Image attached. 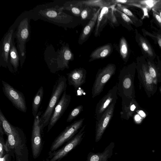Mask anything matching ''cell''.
Instances as JSON below:
<instances>
[{
	"label": "cell",
	"instance_id": "obj_1",
	"mask_svg": "<svg viewBox=\"0 0 161 161\" xmlns=\"http://www.w3.org/2000/svg\"><path fill=\"white\" fill-rule=\"evenodd\" d=\"M66 81L67 79L65 76H60L53 86L51 95L47 108L40 116V124L42 133H43L44 128L48 125L61 96L66 90L67 87Z\"/></svg>",
	"mask_w": 161,
	"mask_h": 161
},
{
	"label": "cell",
	"instance_id": "obj_2",
	"mask_svg": "<svg viewBox=\"0 0 161 161\" xmlns=\"http://www.w3.org/2000/svg\"><path fill=\"white\" fill-rule=\"evenodd\" d=\"M7 136L5 151L7 153L13 151L15 154L16 158H21L26 147L25 137L23 131L15 126L12 133Z\"/></svg>",
	"mask_w": 161,
	"mask_h": 161
},
{
	"label": "cell",
	"instance_id": "obj_3",
	"mask_svg": "<svg viewBox=\"0 0 161 161\" xmlns=\"http://www.w3.org/2000/svg\"><path fill=\"white\" fill-rule=\"evenodd\" d=\"M86 126L85 125L82 126L78 133L62 147L53 152H48L47 157L43 161H60L80 144L84 136Z\"/></svg>",
	"mask_w": 161,
	"mask_h": 161
},
{
	"label": "cell",
	"instance_id": "obj_4",
	"mask_svg": "<svg viewBox=\"0 0 161 161\" xmlns=\"http://www.w3.org/2000/svg\"><path fill=\"white\" fill-rule=\"evenodd\" d=\"M116 70L115 65L110 63L98 70L92 89V98L99 95L103 92L107 83L115 74Z\"/></svg>",
	"mask_w": 161,
	"mask_h": 161
},
{
	"label": "cell",
	"instance_id": "obj_5",
	"mask_svg": "<svg viewBox=\"0 0 161 161\" xmlns=\"http://www.w3.org/2000/svg\"><path fill=\"white\" fill-rule=\"evenodd\" d=\"M85 118L75 121L65 128L55 138L53 142L49 152H52L59 148L65 143L71 140L82 128Z\"/></svg>",
	"mask_w": 161,
	"mask_h": 161
},
{
	"label": "cell",
	"instance_id": "obj_6",
	"mask_svg": "<svg viewBox=\"0 0 161 161\" xmlns=\"http://www.w3.org/2000/svg\"><path fill=\"white\" fill-rule=\"evenodd\" d=\"M116 5L114 4L104 7L101 9L98 16L94 31V35L95 37L100 35L107 23H109L110 26L113 27L119 25L115 15L114 10Z\"/></svg>",
	"mask_w": 161,
	"mask_h": 161
},
{
	"label": "cell",
	"instance_id": "obj_7",
	"mask_svg": "<svg viewBox=\"0 0 161 161\" xmlns=\"http://www.w3.org/2000/svg\"><path fill=\"white\" fill-rule=\"evenodd\" d=\"M2 83L3 93L13 105L19 111L26 112L27 108L23 94L6 82L2 80Z\"/></svg>",
	"mask_w": 161,
	"mask_h": 161
},
{
	"label": "cell",
	"instance_id": "obj_8",
	"mask_svg": "<svg viewBox=\"0 0 161 161\" xmlns=\"http://www.w3.org/2000/svg\"><path fill=\"white\" fill-rule=\"evenodd\" d=\"M63 6L56 5L40 10L39 14L43 17L54 22L67 24L73 21V17L63 12Z\"/></svg>",
	"mask_w": 161,
	"mask_h": 161
},
{
	"label": "cell",
	"instance_id": "obj_9",
	"mask_svg": "<svg viewBox=\"0 0 161 161\" xmlns=\"http://www.w3.org/2000/svg\"><path fill=\"white\" fill-rule=\"evenodd\" d=\"M41 112H39L34 118L31 136V147L32 156L34 159L40 155L42 149L41 127L40 124Z\"/></svg>",
	"mask_w": 161,
	"mask_h": 161
},
{
	"label": "cell",
	"instance_id": "obj_10",
	"mask_svg": "<svg viewBox=\"0 0 161 161\" xmlns=\"http://www.w3.org/2000/svg\"><path fill=\"white\" fill-rule=\"evenodd\" d=\"M117 85L116 84L97 103L95 108L97 121L99 120L110 106L116 103L118 99Z\"/></svg>",
	"mask_w": 161,
	"mask_h": 161
},
{
	"label": "cell",
	"instance_id": "obj_11",
	"mask_svg": "<svg viewBox=\"0 0 161 161\" xmlns=\"http://www.w3.org/2000/svg\"><path fill=\"white\" fill-rule=\"evenodd\" d=\"M71 97L64 91L55 107L50 119L47 127V132H49L55 125L67 109L70 103Z\"/></svg>",
	"mask_w": 161,
	"mask_h": 161
},
{
	"label": "cell",
	"instance_id": "obj_12",
	"mask_svg": "<svg viewBox=\"0 0 161 161\" xmlns=\"http://www.w3.org/2000/svg\"><path fill=\"white\" fill-rule=\"evenodd\" d=\"M116 103L112 104L105 112L100 119L97 121L95 128V141L97 142L101 139L105 130L109 125L114 115Z\"/></svg>",
	"mask_w": 161,
	"mask_h": 161
},
{
	"label": "cell",
	"instance_id": "obj_13",
	"mask_svg": "<svg viewBox=\"0 0 161 161\" xmlns=\"http://www.w3.org/2000/svg\"><path fill=\"white\" fill-rule=\"evenodd\" d=\"M117 85L118 95L122 98V100L126 99L129 96V91L131 89L132 80L126 68L120 70Z\"/></svg>",
	"mask_w": 161,
	"mask_h": 161
},
{
	"label": "cell",
	"instance_id": "obj_14",
	"mask_svg": "<svg viewBox=\"0 0 161 161\" xmlns=\"http://www.w3.org/2000/svg\"><path fill=\"white\" fill-rule=\"evenodd\" d=\"M87 72L83 68H76L66 74L68 84L72 86L75 90L86 82Z\"/></svg>",
	"mask_w": 161,
	"mask_h": 161
},
{
	"label": "cell",
	"instance_id": "obj_15",
	"mask_svg": "<svg viewBox=\"0 0 161 161\" xmlns=\"http://www.w3.org/2000/svg\"><path fill=\"white\" fill-rule=\"evenodd\" d=\"M28 20V19L26 18L20 22L16 33L18 44L22 56L25 55V44L29 35Z\"/></svg>",
	"mask_w": 161,
	"mask_h": 161
},
{
	"label": "cell",
	"instance_id": "obj_16",
	"mask_svg": "<svg viewBox=\"0 0 161 161\" xmlns=\"http://www.w3.org/2000/svg\"><path fill=\"white\" fill-rule=\"evenodd\" d=\"M58 59L57 60L58 69L63 70L69 68V63L74 60V56L68 46H64L61 48Z\"/></svg>",
	"mask_w": 161,
	"mask_h": 161
},
{
	"label": "cell",
	"instance_id": "obj_17",
	"mask_svg": "<svg viewBox=\"0 0 161 161\" xmlns=\"http://www.w3.org/2000/svg\"><path fill=\"white\" fill-rule=\"evenodd\" d=\"M114 146V143L112 142L102 153H95L90 152L87 155L86 161H109L108 158H110L113 155Z\"/></svg>",
	"mask_w": 161,
	"mask_h": 161
},
{
	"label": "cell",
	"instance_id": "obj_18",
	"mask_svg": "<svg viewBox=\"0 0 161 161\" xmlns=\"http://www.w3.org/2000/svg\"><path fill=\"white\" fill-rule=\"evenodd\" d=\"M102 8H99L95 12L88 23L82 30L78 40V43L80 45L82 44L89 38L96 24L98 15Z\"/></svg>",
	"mask_w": 161,
	"mask_h": 161
},
{
	"label": "cell",
	"instance_id": "obj_19",
	"mask_svg": "<svg viewBox=\"0 0 161 161\" xmlns=\"http://www.w3.org/2000/svg\"><path fill=\"white\" fill-rule=\"evenodd\" d=\"M113 47L111 43H108L99 47L91 53L89 62L96 59H103L109 56L112 53Z\"/></svg>",
	"mask_w": 161,
	"mask_h": 161
},
{
	"label": "cell",
	"instance_id": "obj_20",
	"mask_svg": "<svg viewBox=\"0 0 161 161\" xmlns=\"http://www.w3.org/2000/svg\"><path fill=\"white\" fill-rule=\"evenodd\" d=\"M62 6L64 10L69 11L77 16H80L81 12L84 8L80 0L66 2Z\"/></svg>",
	"mask_w": 161,
	"mask_h": 161
},
{
	"label": "cell",
	"instance_id": "obj_21",
	"mask_svg": "<svg viewBox=\"0 0 161 161\" xmlns=\"http://www.w3.org/2000/svg\"><path fill=\"white\" fill-rule=\"evenodd\" d=\"M13 33V30L10 31L4 37L3 42L1 56L3 60L8 63L9 53Z\"/></svg>",
	"mask_w": 161,
	"mask_h": 161
},
{
	"label": "cell",
	"instance_id": "obj_22",
	"mask_svg": "<svg viewBox=\"0 0 161 161\" xmlns=\"http://www.w3.org/2000/svg\"><path fill=\"white\" fill-rule=\"evenodd\" d=\"M44 94L43 87L41 86L35 95L32 102V114L34 117L36 116L39 107L41 104Z\"/></svg>",
	"mask_w": 161,
	"mask_h": 161
},
{
	"label": "cell",
	"instance_id": "obj_23",
	"mask_svg": "<svg viewBox=\"0 0 161 161\" xmlns=\"http://www.w3.org/2000/svg\"><path fill=\"white\" fill-rule=\"evenodd\" d=\"M84 7L89 6L93 8H102L113 5L110 0H80Z\"/></svg>",
	"mask_w": 161,
	"mask_h": 161
},
{
	"label": "cell",
	"instance_id": "obj_24",
	"mask_svg": "<svg viewBox=\"0 0 161 161\" xmlns=\"http://www.w3.org/2000/svg\"><path fill=\"white\" fill-rule=\"evenodd\" d=\"M10 54V63L13 67L14 72H16L18 70L19 65V58L18 52L13 43L12 40L11 43Z\"/></svg>",
	"mask_w": 161,
	"mask_h": 161
},
{
	"label": "cell",
	"instance_id": "obj_25",
	"mask_svg": "<svg viewBox=\"0 0 161 161\" xmlns=\"http://www.w3.org/2000/svg\"><path fill=\"white\" fill-rule=\"evenodd\" d=\"M0 125L2 126L4 132L8 136L11 134L15 126L12 125L6 118L1 110L0 109Z\"/></svg>",
	"mask_w": 161,
	"mask_h": 161
},
{
	"label": "cell",
	"instance_id": "obj_26",
	"mask_svg": "<svg viewBox=\"0 0 161 161\" xmlns=\"http://www.w3.org/2000/svg\"><path fill=\"white\" fill-rule=\"evenodd\" d=\"M119 53L124 60L127 58L128 54V48L127 41L124 37H122L119 42Z\"/></svg>",
	"mask_w": 161,
	"mask_h": 161
},
{
	"label": "cell",
	"instance_id": "obj_27",
	"mask_svg": "<svg viewBox=\"0 0 161 161\" xmlns=\"http://www.w3.org/2000/svg\"><path fill=\"white\" fill-rule=\"evenodd\" d=\"M83 108L82 105H79L74 108L69 114L66 121L71 122L77 117L83 111Z\"/></svg>",
	"mask_w": 161,
	"mask_h": 161
},
{
	"label": "cell",
	"instance_id": "obj_28",
	"mask_svg": "<svg viewBox=\"0 0 161 161\" xmlns=\"http://www.w3.org/2000/svg\"><path fill=\"white\" fill-rule=\"evenodd\" d=\"M97 10L96 8L89 6H85L82 11L80 17L81 19L82 20H85L90 16L92 14L93 15L95 11Z\"/></svg>",
	"mask_w": 161,
	"mask_h": 161
},
{
	"label": "cell",
	"instance_id": "obj_29",
	"mask_svg": "<svg viewBox=\"0 0 161 161\" xmlns=\"http://www.w3.org/2000/svg\"><path fill=\"white\" fill-rule=\"evenodd\" d=\"M161 1L159 0H142L138 1L139 3L142 5L143 6L151 9L152 8H157V5L160 4Z\"/></svg>",
	"mask_w": 161,
	"mask_h": 161
},
{
	"label": "cell",
	"instance_id": "obj_30",
	"mask_svg": "<svg viewBox=\"0 0 161 161\" xmlns=\"http://www.w3.org/2000/svg\"><path fill=\"white\" fill-rule=\"evenodd\" d=\"M4 131L2 126L0 125V158L4 156L5 151V142L4 139Z\"/></svg>",
	"mask_w": 161,
	"mask_h": 161
},
{
	"label": "cell",
	"instance_id": "obj_31",
	"mask_svg": "<svg viewBox=\"0 0 161 161\" xmlns=\"http://www.w3.org/2000/svg\"><path fill=\"white\" fill-rule=\"evenodd\" d=\"M141 46L143 50L150 56L153 55L152 50L150 46L144 39L140 37L139 38Z\"/></svg>",
	"mask_w": 161,
	"mask_h": 161
},
{
	"label": "cell",
	"instance_id": "obj_32",
	"mask_svg": "<svg viewBox=\"0 0 161 161\" xmlns=\"http://www.w3.org/2000/svg\"><path fill=\"white\" fill-rule=\"evenodd\" d=\"M115 8L126 14L129 18L130 17L131 18L134 17V15L132 12L125 6L122 4H117Z\"/></svg>",
	"mask_w": 161,
	"mask_h": 161
},
{
	"label": "cell",
	"instance_id": "obj_33",
	"mask_svg": "<svg viewBox=\"0 0 161 161\" xmlns=\"http://www.w3.org/2000/svg\"><path fill=\"white\" fill-rule=\"evenodd\" d=\"M114 10L115 13L117 14L119 17L125 22L127 24H133L131 19L126 14L117 9L115 8Z\"/></svg>",
	"mask_w": 161,
	"mask_h": 161
},
{
	"label": "cell",
	"instance_id": "obj_34",
	"mask_svg": "<svg viewBox=\"0 0 161 161\" xmlns=\"http://www.w3.org/2000/svg\"><path fill=\"white\" fill-rule=\"evenodd\" d=\"M145 77L146 81L148 84H150L152 83L153 81L152 77L149 73H145Z\"/></svg>",
	"mask_w": 161,
	"mask_h": 161
},
{
	"label": "cell",
	"instance_id": "obj_35",
	"mask_svg": "<svg viewBox=\"0 0 161 161\" xmlns=\"http://www.w3.org/2000/svg\"><path fill=\"white\" fill-rule=\"evenodd\" d=\"M149 74L153 78H154L156 76V73L154 69L151 66L149 67Z\"/></svg>",
	"mask_w": 161,
	"mask_h": 161
},
{
	"label": "cell",
	"instance_id": "obj_36",
	"mask_svg": "<svg viewBox=\"0 0 161 161\" xmlns=\"http://www.w3.org/2000/svg\"><path fill=\"white\" fill-rule=\"evenodd\" d=\"M9 156L8 153L6 154L3 157L0 158V161H9Z\"/></svg>",
	"mask_w": 161,
	"mask_h": 161
},
{
	"label": "cell",
	"instance_id": "obj_37",
	"mask_svg": "<svg viewBox=\"0 0 161 161\" xmlns=\"http://www.w3.org/2000/svg\"><path fill=\"white\" fill-rule=\"evenodd\" d=\"M154 15L158 21L161 24V18L160 17L159 15L157 14L156 13L153 12Z\"/></svg>",
	"mask_w": 161,
	"mask_h": 161
},
{
	"label": "cell",
	"instance_id": "obj_38",
	"mask_svg": "<svg viewBox=\"0 0 161 161\" xmlns=\"http://www.w3.org/2000/svg\"><path fill=\"white\" fill-rule=\"evenodd\" d=\"M136 108V107L134 104H132L131 106V110L132 112Z\"/></svg>",
	"mask_w": 161,
	"mask_h": 161
},
{
	"label": "cell",
	"instance_id": "obj_39",
	"mask_svg": "<svg viewBox=\"0 0 161 161\" xmlns=\"http://www.w3.org/2000/svg\"><path fill=\"white\" fill-rule=\"evenodd\" d=\"M135 119L136 121H138L141 119V118L138 115H136L135 116Z\"/></svg>",
	"mask_w": 161,
	"mask_h": 161
},
{
	"label": "cell",
	"instance_id": "obj_40",
	"mask_svg": "<svg viewBox=\"0 0 161 161\" xmlns=\"http://www.w3.org/2000/svg\"><path fill=\"white\" fill-rule=\"evenodd\" d=\"M139 113L142 117H144L145 115V113L142 111H139Z\"/></svg>",
	"mask_w": 161,
	"mask_h": 161
},
{
	"label": "cell",
	"instance_id": "obj_41",
	"mask_svg": "<svg viewBox=\"0 0 161 161\" xmlns=\"http://www.w3.org/2000/svg\"><path fill=\"white\" fill-rule=\"evenodd\" d=\"M158 44L161 48V38L159 37L158 38Z\"/></svg>",
	"mask_w": 161,
	"mask_h": 161
},
{
	"label": "cell",
	"instance_id": "obj_42",
	"mask_svg": "<svg viewBox=\"0 0 161 161\" xmlns=\"http://www.w3.org/2000/svg\"><path fill=\"white\" fill-rule=\"evenodd\" d=\"M17 161H22V160L20 158H17Z\"/></svg>",
	"mask_w": 161,
	"mask_h": 161
},
{
	"label": "cell",
	"instance_id": "obj_43",
	"mask_svg": "<svg viewBox=\"0 0 161 161\" xmlns=\"http://www.w3.org/2000/svg\"><path fill=\"white\" fill-rule=\"evenodd\" d=\"M159 16H160V17L161 18V11H160L159 13Z\"/></svg>",
	"mask_w": 161,
	"mask_h": 161
},
{
	"label": "cell",
	"instance_id": "obj_44",
	"mask_svg": "<svg viewBox=\"0 0 161 161\" xmlns=\"http://www.w3.org/2000/svg\"><path fill=\"white\" fill-rule=\"evenodd\" d=\"M160 161H161V160Z\"/></svg>",
	"mask_w": 161,
	"mask_h": 161
}]
</instances>
